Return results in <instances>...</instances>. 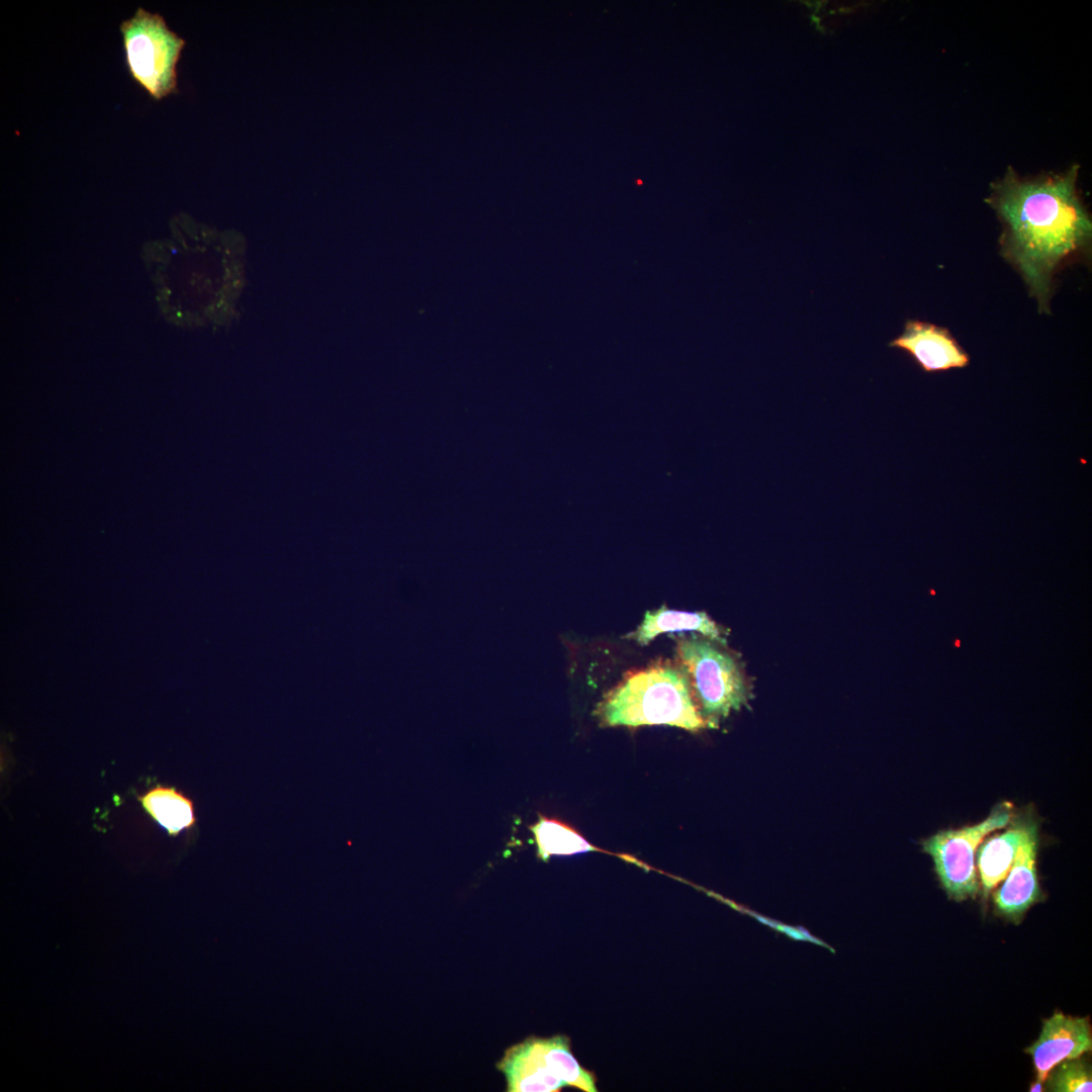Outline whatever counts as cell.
<instances>
[{"label":"cell","instance_id":"1","mask_svg":"<svg viewBox=\"0 0 1092 1092\" xmlns=\"http://www.w3.org/2000/svg\"><path fill=\"white\" fill-rule=\"evenodd\" d=\"M1078 171L1074 165L1062 174L1022 178L1008 168L986 199L1003 224L1000 253L1020 273L1040 313L1051 311L1056 273L1091 244Z\"/></svg>","mask_w":1092,"mask_h":1092},{"label":"cell","instance_id":"2","mask_svg":"<svg viewBox=\"0 0 1092 1092\" xmlns=\"http://www.w3.org/2000/svg\"><path fill=\"white\" fill-rule=\"evenodd\" d=\"M604 726L668 725L688 731L707 728L687 674L675 663H655L631 673L596 710Z\"/></svg>","mask_w":1092,"mask_h":1092},{"label":"cell","instance_id":"3","mask_svg":"<svg viewBox=\"0 0 1092 1092\" xmlns=\"http://www.w3.org/2000/svg\"><path fill=\"white\" fill-rule=\"evenodd\" d=\"M724 644L701 634L676 640V662L688 676L707 728H718L731 712L740 710L752 698L742 663Z\"/></svg>","mask_w":1092,"mask_h":1092},{"label":"cell","instance_id":"4","mask_svg":"<svg viewBox=\"0 0 1092 1092\" xmlns=\"http://www.w3.org/2000/svg\"><path fill=\"white\" fill-rule=\"evenodd\" d=\"M497 1069L509 1092H556L564 1086L596 1092L595 1076L570 1051L568 1037H530L509 1048Z\"/></svg>","mask_w":1092,"mask_h":1092},{"label":"cell","instance_id":"5","mask_svg":"<svg viewBox=\"0 0 1092 1092\" xmlns=\"http://www.w3.org/2000/svg\"><path fill=\"white\" fill-rule=\"evenodd\" d=\"M119 28L131 78L156 100L177 92L176 67L185 40L160 13L143 7Z\"/></svg>","mask_w":1092,"mask_h":1092},{"label":"cell","instance_id":"6","mask_svg":"<svg viewBox=\"0 0 1092 1092\" xmlns=\"http://www.w3.org/2000/svg\"><path fill=\"white\" fill-rule=\"evenodd\" d=\"M1014 814L1010 802H1001L976 824L940 829L921 841L922 851L932 858L934 871L949 899L962 902L977 897L980 891L975 864L977 849L989 834L1003 829Z\"/></svg>","mask_w":1092,"mask_h":1092},{"label":"cell","instance_id":"7","mask_svg":"<svg viewBox=\"0 0 1092 1092\" xmlns=\"http://www.w3.org/2000/svg\"><path fill=\"white\" fill-rule=\"evenodd\" d=\"M889 346L907 353L927 373L962 369L970 364L969 354L947 329L918 320H908L903 333Z\"/></svg>","mask_w":1092,"mask_h":1092},{"label":"cell","instance_id":"8","mask_svg":"<svg viewBox=\"0 0 1092 1092\" xmlns=\"http://www.w3.org/2000/svg\"><path fill=\"white\" fill-rule=\"evenodd\" d=\"M1091 1048V1026L1088 1018L1056 1012L1043 1021L1038 1039L1025 1052L1033 1059L1036 1082L1043 1084L1057 1065L1066 1060L1077 1059L1090 1052Z\"/></svg>","mask_w":1092,"mask_h":1092},{"label":"cell","instance_id":"9","mask_svg":"<svg viewBox=\"0 0 1092 1092\" xmlns=\"http://www.w3.org/2000/svg\"><path fill=\"white\" fill-rule=\"evenodd\" d=\"M1038 845L1039 823L1036 818L1019 844L1004 883L993 895L999 914L1014 922L1020 920L1041 898L1036 871Z\"/></svg>","mask_w":1092,"mask_h":1092},{"label":"cell","instance_id":"10","mask_svg":"<svg viewBox=\"0 0 1092 1092\" xmlns=\"http://www.w3.org/2000/svg\"><path fill=\"white\" fill-rule=\"evenodd\" d=\"M1031 806L1015 812L1004 830L987 836L977 849V862L983 894L988 897L1004 881L1030 825L1036 819Z\"/></svg>","mask_w":1092,"mask_h":1092},{"label":"cell","instance_id":"11","mask_svg":"<svg viewBox=\"0 0 1092 1092\" xmlns=\"http://www.w3.org/2000/svg\"><path fill=\"white\" fill-rule=\"evenodd\" d=\"M138 800L144 811L170 836L176 837L196 825L193 801L175 787L157 785Z\"/></svg>","mask_w":1092,"mask_h":1092},{"label":"cell","instance_id":"12","mask_svg":"<svg viewBox=\"0 0 1092 1092\" xmlns=\"http://www.w3.org/2000/svg\"><path fill=\"white\" fill-rule=\"evenodd\" d=\"M696 631L701 635L725 643L723 628L717 625L704 612H681L661 606L658 610L647 612L642 623L631 634L640 645H647L661 633Z\"/></svg>","mask_w":1092,"mask_h":1092},{"label":"cell","instance_id":"13","mask_svg":"<svg viewBox=\"0 0 1092 1092\" xmlns=\"http://www.w3.org/2000/svg\"><path fill=\"white\" fill-rule=\"evenodd\" d=\"M529 828L537 846V854L544 861L553 855L598 851V848L574 828L557 819L539 815L538 821Z\"/></svg>","mask_w":1092,"mask_h":1092},{"label":"cell","instance_id":"14","mask_svg":"<svg viewBox=\"0 0 1092 1092\" xmlns=\"http://www.w3.org/2000/svg\"><path fill=\"white\" fill-rule=\"evenodd\" d=\"M1049 1074L1050 1088L1056 1092H1085L1092 1090L1091 1072L1082 1061L1066 1060Z\"/></svg>","mask_w":1092,"mask_h":1092},{"label":"cell","instance_id":"15","mask_svg":"<svg viewBox=\"0 0 1092 1092\" xmlns=\"http://www.w3.org/2000/svg\"><path fill=\"white\" fill-rule=\"evenodd\" d=\"M705 892L708 895H710L712 897H715L716 899H718V900L722 901L723 903L729 905L733 909H735V910H737V911H739L741 913L748 914V915L754 917L756 920H758L762 924L775 929L776 931H778L780 933H784L785 935L789 936L792 939L812 942V943H815L817 945L824 946V947L828 948L832 953H835V949L833 947H831L829 944H827L826 942H824L820 938L812 935V933L809 930H807L805 927H803L801 925L793 926V925H788V924L782 923L780 921H777V920H774V919L768 918L766 916H763L761 914H758V913H756V912H754V911H752V910H750V909H748L746 907L738 905V904L734 903L733 901H730V900H728V899H726L724 897H721L720 895H718L716 893L706 891V890H705Z\"/></svg>","mask_w":1092,"mask_h":1092},{"label":"cell","instance_id":"16","mask_svg":"<svg viewBox=\"0 0 1092 1092\" xmlns=\"http://www.w3.org/2000/svg\"><path fill=\"white\" fill-rule=\"evenodd\" d=\"M1041 1088H1042V1084L1039 1083V1082H1036L1035 1084H1033L1030 1087V1091H1041L1042 1090Z\"/></svg>","mask_w":1092,"mask_h":1092}]
</instances>
